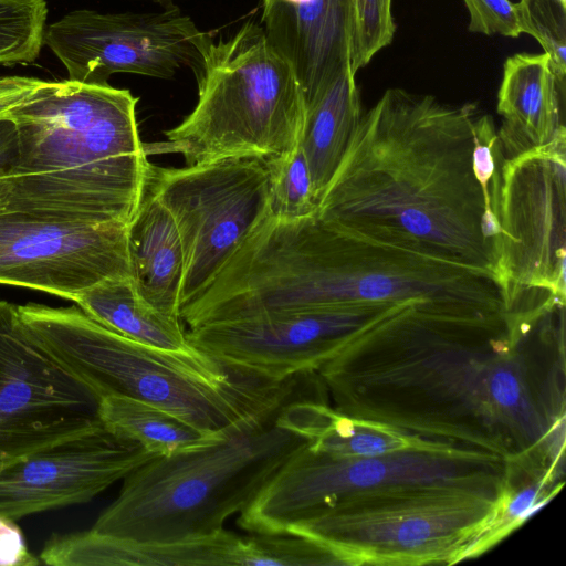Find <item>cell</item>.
Segmentation results:
<instances>
[{"mask_svg": "<svg viewBox=\"0 0 566 566\" xmlns=\"http://www.w3.org/2000/svg\"><path fill=\"white\" fill-rule=\"evenodd\" d=\"M564 312L471 319L397 305L315 373L344 416L562 472Z\"/></svg>", "mask_w": 566, "mask_h": 566, "instance_id": "1", "label": "cell"}, {"mask_svg": "<svg viewBox=\"0 0 566 566\" xmlns=\"http://www.w3.org/2000/svg\"><path fill=\"white\" fill-rule=\"evenodd\" d=\"M478 116L472 104L388 88L361 114L317 216L497 277L501 196L475 174Z\"/></svg>", "mask_w": 566, "mask_h": 566, "instance_id": "2", "label": "cell"}, {"mask_svg": "<svg viewBox=\"0 0 566 566\" xmlns=\"http://www.w3.org/2000/svg\"><path fill=\"white\" fill-rule=\"evenodd\" d=\"M408 304L459 318L506 315V293L486 271L384 243L317 213L282 220L268 210L197 295L206 323Z\"/></svg>", "mask_w": 566, "mask_h": 566, "instance_id": "3", "label": "cell"}, {"mask_svg": "<svg viewBox=\"0 0 566 566\" xmlns=\"http://www.w3.org/2000/svg\"><path fill=\"white\" fill-rule=\"evenodd\" d=\"M130 91L43 83L6 116L15 128L7 210L93 224H124L142 201L151 163Z\"/></svg>", "mask_w": 566, "mask_h": 566, "instance_id": "4", "label": "cell"}, {"mask_svg": "<svg viewBox=\"0 0 566 566\" xmlns=\"http://www.w3.org/2000/svg\"><path fill=\"white\" fill-rule=\"evenodd\" d=\"M18 312L40 343L101 399H139L211 433L276 413L307 391L305 375L271 381L233 371L193 347L146 345L101 325L77 305L29 303Z\"/></svg>", "mask_w": 566, "mask_h": 566, "instance_id": "5", "label": "cell"}, {"mask_svg": "<svg viewBox=\"0 0 566 566\" xmlns=\"http://www.w3.org/2000/svg\"><path fill=\"white\" fill-rule=\"evenodd\" d=\"M277 413L136 468L123 479L118 496L92 530L143 543H172L222 532L224 523L242 512L305 443L276 424Z\"/></svg>", "mask_w": 566, "mask_h": 566, "instance_id": "6", "label": "cell"}, {"mask_svg": "<svg viewBox=\"0 0 566 566\" xmlns=\"http://www.w3.org/2000/svg\"><path fill=\"white\" fill-rule=\"evenodd\" d=\"M198 101L166 142L147 154H181L186 165L228 157L273 158L294 149L304 118L301 87L262 27L245 22L228 40L207 41L193 70Z\"/></svg>", "mask_w": 566, "mask_h": 566, "instance_id": "7", "label": "cell"}, {"mask_svg": "<svg viewBox=\"0 0 566 566\" xmlns=\"http://www.w3.org/2000/svg\"><path fill=\"white\" fill-rule=\"evenodd\" d=\"M502 484H430L350 496L287 534L314 539L344 565H437L470 558Z\"/></svg>", "mask_w": 566, "mask_h": 566, "instance_id": "8", "label": "cell"}, {"mask_svg": "<svg viewBox=\"0 0 566 566\" xmlns=\"http://www.w3.org/2000/svg\"><path fill=\"white\" fill-rule=\"evenodd\" d=\"M505 461L488 454L413 448L385 455L336 458L306 442L272 474L237 524L281 535L335 504L379 489L430 484H502Z\"/></svg>", "mask_w": 566, "mask_h": 566, "instance_id": "9", "label": "cell"}, {"mask_svg": "<svg viewBox=\"0 0 566 566\" xmlns=\"http://www.w3.org/2000/svg\"><path fill=\"white\" fill-rule=\"evenodd\" d=\"M147 186L170 212L179 232L182 308L269 210L268 163L240 156L181 168L151 164Z\"/></svg>", "mask_w": 566, "mask_h": 566, "instance_id": "10", "label": "cell"}, {"mask_svg": "<svg viewBox=\"0 0 566 566\" xmlns=\"http://www.w3.org/2000/svg\"><path fill=\"white\" fill-rule=\"evenodd\" d=\"M101 397L0 301V468L101 424Z\"/></svg>", "mask_w": 566, "mask_h": 566, "instance_id": "11", "label": "cell"}, {"mask_svg": "<svg viewBox=\"0 0 566 566\" xmlns=\"http://www.w3.org/2000/svg\"><path fill=\"white\" fill-rule=\"evenodd\" d=\"M211 35L177 7L147 13L75 10L46 25L43 44L61 61L70 81L108 84L115 73L170 78L198 66Z\"/></svg>", "mask_w": 566, "mask_h": 566, "instance_id": "12", "label": "cell"}, {"mask_svg": "<svg viewBox=\"0 0 566 566\" xmlns=\"http://www.w3.org/2000/svg\"><path fill=\"white\" fill-rule=\"evenodd\" d=\"M566 137L505 159L497 279L505 293L538 289L565 300Z\"/></svg>", "mask_w": 566, "mask_h": 566, "instance_id": "13", "label": "cell"}, {"mask_svg": "<svg viewBox=\"0 0 566 566\" xmlns=\"http://www.w3.org/2000/svg\"><path fill=\"white\" fill-rule=\"evenodd\" d=\"M397 305L216 322L189 328V344L222 366L271 381L315 373L354 334Z\"/></svg>", "mask_w": 566, "mask_h": 566, "instance_id": "14", "label": "cell"}, {"mask_svg": "<svg viewBox=\"0 0 566 566\" xmlns=\"http://www.w3.org/2000/svg\"><path fill=\"white\" fill-rule=\"evenodd\" d=\"M127 227L0 212V284L73 301L104 280L132 276Z\"/></svg>", "mask_w": 566, "mask_h": 566, "instance_id": "15", "label": "cell"}, {"mask_svg": "<svg viewBox=\"0 0 566 566\" xmlns=\"http://www.w3.org/2000/svg\"><path fill=\"white\" fill-rule=\"evenodd\" d=\"M156 457L101 423L1 467L0 517L86 503Z\"/></svg>", "mask_w": 566, "mask_h": 566, "instance_id": "16", "label": "cell"}, {"mask_svg": "<svg viewBox=\"0 0 566 566\" xmlns=\"http://www.w3.org/2000/svg\"><path fill=\"white\" fill-rule=\"evenodd\" d=\"M262 23L292 67L304 104L352 70L349 0H262Z\"/></svg>", "mask_w": 566, "mask_h": 566, "instance_id": "17", "label": "cell"}, {"mask_svg": "<svg viewBox=\"0 0 566 566\" xmlns=\"http://www.w3.org/2000/svg\"><path fill=\"white\" fill-rule=\"evenodd\" d=\"M497 137L505 159L566 137L565 80L546 54L518 53L503 66L497 94Z\"/></svg>", "mask_w": 566, "mask_h": 566, "instance_id": "18", "label": "cell"}, {"mask_svg": "<svg viewBox=\"0 0 566 566\" xmlns=\"http://www.w3.org/2000/svg\"><path fill=\"white\" fill-rule=\"evenodd\" d=\"M132 277L139 295L161 314L181 319L184 252L175 220L147 186L127 227Z\"/></svg>", "mask_w": 566, "mask_h": 566, "instance_id": "19", "label": "cell"}, {"mask_svg": "<svg viewBox=\"0 0 566 566\" xmlns=\"http://www.w3.org/2000/svg\"><path fill=\"white\" fill-rule=\"evenodd\" d=\"M275 422L302 437L311 450L336 458L377 457L413 448L463 451L420 440L385 424L344 416L322 398L287 403Z\"/></svg>", "mask_w": 566, "mask_h": 566, "instance_id": "20", "label": "cell"}, {"mask_svg": "<svg viewBox=\"0 0 566 566\" xmlns=\"http://www.w3.org/2000/svg\"><path fill=\"white\" fill-rule=\"evenodd\" d=\"M91 566H250L248 536L223 530L172 543H143L98 532L83 543Z\"/></svg>", "mask_w": 566, "mask_h": 566, "instance_id": "21", "label": "cell"}, {"mask_svg": "<svg viewBox=\"0 0 566 566\" xmlns=\"http://www.w3.org/2000/svg\"><path fill=\"white\" fill-rule=\"evenodd\" d=\"M361 117L355 73L347 70L304 104L300 145L321 198L335 175Z\"/></svg>", "mask_w": 566, "mask_h": 566, "instance_id": "22", "label": "cell"}, {"mask_svg": "<svg viewBox=\"0 0 566 566\" xmlns=\"http://www.w3.org/2000/svg\"><path fill=\"white\" fill-rule=\"evenodd\" d=\"M73 302L101 325L136 342L168 350H186L184 322L161 314L138 293L132 276L104 280Z\"/></svg>", "mask_w": 566, "mask_h": 566, "instance_id": "23", "label": "cell"}, {"mask_svg": "<svg viewBox=\"0 0 566 566\" xmlns=\"http://www.w3.org/2000/svg\"><path fill=\"white\" fill-rule=\"evenodd\" d=\"M101 422L115 434L140 444L157 457H169L226 436L205 431L172 412L123 396L101 399Z\"/></svg>", "mask_w": 566, "mask_h": 566, "instance_id": "24", "label": "cell"}, {"mask_svg": "<svg viewBox=\"0 0 566 566\" xmlns=\"http://www.w3.org/2000/svg\"><path fill=\"white\" fill-rule=\"evenodd\" d=\"M266 163L270 172V213L282 220L316 214L319 199L300 143L291 151L269 158Z\"/></svg>", "mask_w": 566, "mask_h": 566, "instance_id": "25", "label": "cell"}, {"mask_svg": "<svg viewBox=\"0 0 566 566\" xmlns=\"http://www.w3.org/2000/svg\"><path fill=\"white\" fill-rule=\"evenodd\" d=\"M45 0H0V65L34 62L46 28Z\"/></svg>", "mask_w": 566, "mask_h": 566, "instance_id": "26", "label": "cell"}, {"mask_svg": "<svg viewBox=\"0 0 566 566\" xmlns=\"http://www.w3.org/2000/svg\"><path fill=\"white\" fill-rule=\"evenodd\" d=\"M350 67L356 72L366 66L394 39L392 0H349Z\"/></svg>", "mask_w": 566, "mask_h": 566, "instance_id": "27", "label": "cell"}, {"mask_svg": "<svg viewBox=\"0 0 566 566\" xmlns=\"http://www.w3.org/2000/svg\"><path fill=\"white\" fill-rule=\"evenodd\" d=\"M521 33L536 39L551 57L556 75H566V0H520L515 3Z\"/></svg>", "mask_w": 566, "mask_h": 566, "instance_id": "28", "label": "cell"}, {"mask_svg": "<svg viewBox=\"0 0 566 566\" xmlns=\"http://www.w3.org/2000/svg\"><path fill=\"white\" fill-rule=\"evenodd\" d=\"M469 14V31L486 35L517 38L521 34L515 3L510 0H463Z\"/></svg>", "mask_w": 566, "mask_h": 566, "instance_id": "29", "label": "cell"}, {"mask_svg": "<svg viewBox=\"0 0 566 566\" xmlns=\"http://www.w3.org/2000/svg\"><path fill=\"white\" fill-rule=\"evenodd\" d=\"M40 560L33 556L14 521L0 517V566H34Z\"/></svg>", "mask_w": 566, "mask_h": 566, "instance_id": "30", "label": "cell"}, {"mask_svg": "<svg viewBox=\"0 0 566 566\" xmlns=\"http://www.w3.org/2000/svg\"><path fill=\"white\" fill-rule=\"evenodd\" d=\"M43 80L30 76H0V120L8 113L23 103L41 84Z\"/></svg>", "mask_w": 566, "mask_h": 566, "instance_id": "31", "label": "cell"}, {"mask_svg": "<svg viewBox=\"0 0 566 566\" xmlns=\"http://www.w3.org/2000/svg\"><path fill=\"white\" fill-rule=\"evenodd\" d=\"M17 153L15 128L11 120H0V212L7 210L8 179Z\"/></svg>", "mask_w": 566, "mask_h": 566, "instance_id": "32", "label": "cell"}, {"mask_svg": "<svg viewBox=\"0 0 566 566\" xmlns=\"http://www.w3.org/2000/svg\"><path fill=\"white\" fill-rule=\"evenodd\" d=\"M153 1L159 2V3H163V4H167V3H171L175 0H153Z\"/></svg>", "mask_w": 566, "mask_h": 566, "instance_id": "33", "label": "cell"}]
</instances>
